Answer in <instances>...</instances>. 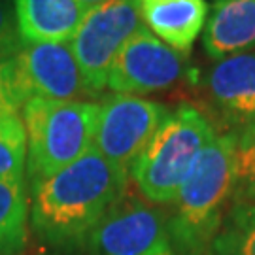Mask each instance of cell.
Instances as JSON below:
<instances>
[{
    "label": "cell",
    "instance_id": "cell-15",
    "mask_svg": "<svg viewBox=\"0 0 255 255\" xmlns=\"http://www.w3.org/2000/svg\"><path fill=\"white\" fill-rule=\"evenodd\" d=\"M210 250L212 255H255V202L240 201L229 210Z\"/></svg>",
    "mask_w": 255,
    "mask_h": 255
},
{
    "label": "cell",
    "instance_id": "cell-1",
    "mask_svg": "<svg viewBox=\"0 0 255 255\" xmlns=\"http://www.w3.org/2000/svg\"><path fill=\"white\" fill-rule=\"evenodd\" d=\"M127 178V170L93 146L78 161L30 183L32 227L55 246L80 244L125 197Z\"/></svg>",
    "mask_w": 255,
    "mask_h": 255
},
{
    "label": "cell",
    "instance_id": "cell-19",
    "mask_svg": "<svg viewBox=\"0 0 255 255\" xmlns=\"http://www.w3.org/2000/svg\"><path fill=\"white\" fill-rule=\"evenodd\" d=\"M23 99L19 95L15 74H13V64L11 57L2 59L0 57V108H23Z\"/></svg>",
    "mask_w": 255,
    "mask_h": 255
},
{
    "label": "cell",
    "instance_id": "cell-14",
    "mask_svg": "<svg viewBox=\"0 0 255 255\" xmlns=\"http://www.w3.org/2000/svg\"><path fill=\"white\" fill-rule=\"evenodd\" d=\"M28 199L23 180H0V255H19L28 240Z\"/></svg>",
    "mask_w": 255,
    "mask_h": 255
},
{
    "label": "cell",
    "instance_id": "cell-4",
    "mask_svg": "<svg viewBox=\"0 0 255 255\" xmlns=\"http://www.w3.org/2000/svg\"><path fill=\"white\" fill-rule=\"evenodd\" d=\"M99 102L49 101L42 97L23 104L30 183L78 161L93 147Z\"/></svg>",
    "mask_w": 255,
    "mask_h": 255
},
{
    "label": "cell",
    "instance_id": "cell-16",
    "mask_svg": "<svg viewBox=\"0 0 255 255\" xmlns=\"http://www.w3.org/2000/svg\"><path fill=\"white\" fill-rule=\"evenodd\" d=\"M27 132L19 110L0 108V180H23Z\"/></svg>",
    "mask_w": 255,
    "mask_h": 255
},
{
    "label": "cell",
    "instance_id": "cell-3",
    "mask_svg": "<svg viewBox=\"0 0 255 255\" xmlns=\"http://www.w3.org/2000/svg\"><path fill=\"white\" fill-rule=\"evenodd\" d=\"M216 136L208 119L193 106L170 112L130 166L138 191L153 204L174 202L204 147Z\"/></svg>",
    "mask_w": 255,
    "mask_h": 255
},
{
    "label": "cell",
    "instance_id": "cell-10",
    "mask_svg": "<svg viewBox=\"0 0 255 255\" xmlns=\"http://www.w3.org/2000/svg\"><path fill=\"white\" fill-rule=\"evenodd\" d=\"M204 83L219 116L242 127L255 121V51L219 59Z\"/></svg>",
    "mask_w": 255,
    "mask_h": 255
},
{
    "label": "cell",
    "instance_id": "cell-8",
    "mask_svg": "<svg viewBox=\"0 0 255 255\" xmlns=\"http://www.w3.org/2000/svg\"><path fill=\"white\" fill-rule=\"evenodd\" d=\"M15 82L23 102L34 97L49 101H91V91L66 44H23L11 57Z\"/></svg>",
    "mask_w": 255,
    "mask_h": 255
},
{
    "label": "cell",
    "instance_id": "cell-12",
    "mask_svg": "<svg viewBox=\"0 0 255 255\" xmlns=\"http://www.w3.org/2000/svg\"><path fill=\"white\" fill-rule=\"evenodd\" d=\"M202 44L214 59L255 49V0H214Z\"/></svg>",
    "mask_w": 255,
    "mask_h": 255
},
{
    "label": "cell",
    "instance_id": "cell-5",
    "mask_svg": "<svg viewBox=\"0 0 255 255\" xmlns=\"http://www.w3.org/2000/svg\"><path fill=\"white\" fill-rule=\"evenodd\" d=\"M142 28L140 0H110L85 11L70 47L95 95L106 87L110 66L119 49Z\"/></svg>",
    "mask_w": 255,
    "mask_h": 255
},
{
    "label": "cell",
    "instance_id": "cell-6",
    "mask_svg": "<svg viewBox=\"0 0 255 255\" xmlns=\"http://www.w3.org/2000/svg\"><path fill=\"white\" fill-rule=\"evenodd\" d=\"M168 114L170 110L159 102L114 93L99 102L93 146L128 172Z\"/></svg>",
    "mask_w": 255,
    "mask_h": 255
},
{
    "label": "cell",
    "instance_id": "cell-20",
    "mask_svg": "<svg viewBox=\"0 0 255 255\" xmlns=\"http://www.w3.org/2000/svg\"><path fill=\"white\" fill-rule=\"evenodd\" d=\"M76 2H78L85 11H89V9L101 6V4H106V2H110V0H76Z\"/></svg>",
    "mask_w": 255,
    "mask_h": 255
},
{
    "label": "cell",
    "instance_id": "cell-2",
    "mask_svg": "<svg viewBox=\"0 0 255 255\" xmlns=\"http://www.w3.org/2000/svg\"><path fill=\"white\" fill-rule=\"evenodd\" d=\"M235 149L233 132L216 134L174 199L168 233L183 254H201L218 235L225 208L237 191Z\"/></svg>",
    "mask_w": 255,
    "mask_h": 255
},
{
    "label": "cell",
    "instance_id": "cell-17",
    "mask_svg": "<svg viewBox=\"0 0 255 255\" xmlns=\"http://www.w3.org/2000/svg\"><path fill=\"white\" fill-rule=\"evenodd\" d=\"M237 189L242 199L255 202V121L242 127L235 149Z\"/></svg>",
    "mask_w": 255,
    "mask_h": 255
},
{
    "label": "cell",
    "instance_id": "cell-9",
    "mask_svg": "<svg viewBox=\"0 0 255 255\" xmlns=\"http://www.w3.org/2000/svg\"><path fill=\"white\" fill-rule=\"evenodd\" d=\"M87 240L97 255H176L163 216L144 202L125 197Z\"/></svg>",
    "mask_w": 255,
    "mask_h": 255
},
{
    "label": "cell",
    "instance_id": "cell-11",
    "mask_svg": "<svg viewBox=\"0 0 255 255\" xmlns=\"http://www.w3.org/2000/svg\"><path fill=\"white\" fill-rule=\"evenodd\" d=\"M13 8L23 44H64L85 15L76 0H15Z\"/></svg>",
    "mask_w": 255,
    "mask_h": 255
},
{
    "label": "cell",
    "instance_id": "cell-13",
    "mask_svg": "<svg viewBox=\"0 0 255 255\" xmlns=\"http://www.w3.org/2000/svg\"><path fill=\"white\" fill-rule=\"evenodd\" d=\"M140 11L155 36L178 51L193 46L208 17L204 0H140Z\"/></svg>",
    "mask_w": 255,
    "mask_h": 255
},
{
    "label": "cell",
    "instance_id": "cell-7",
    "mask_svg": "<svg viewBox=\"0 0 255 255\" xmlns=\"http://www.w3.org/2000/svg\"><path fill=\"white\" fill-rule=\"evenodd\" d=\"M187 76V59L146 28L128 38L110 66L106 85L118 95L170 89Z\"/></svg>",
    "mask_w": 255,
    "mask_h": 255
},
{
    "label": "cell",
    "instance_id": "cell-18",
    "mask_svg": "<svg viewBox=\"0 0 255 255\" xmlns=\"http://www.w3.org/2000/svg\"><path fill=\"white\" fill-rule=\"evenodd\" d=\"M23 47L15 21V8L9 0H0V57L9 59Z\"/></svg>",
    "mask_w": 255,
    "mask_h": 255
}]
</instances>
